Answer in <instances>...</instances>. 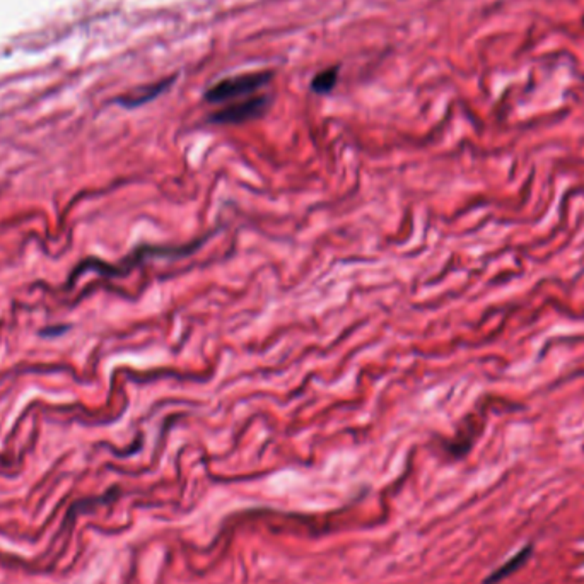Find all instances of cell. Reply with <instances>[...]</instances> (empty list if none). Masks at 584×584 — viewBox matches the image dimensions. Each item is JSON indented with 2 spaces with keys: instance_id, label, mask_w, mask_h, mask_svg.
Here are the masks:
<instances>
[{
  "instance_id": "obj_1",
  "label": "cell",
  "mask_w": 584,
  "mask_h": 584,
  "mask_svg": "<svg viewBox=\"0 0 584 584\" xmlns=\"http://www.w3.org/2000/svg\"><path fill=\"white\" fill-rule=\"evenodd\" d=\"M270 74L268 72H253V74H243L236 78H228L219 80L216 86H212L206 92V100L211 103H221V101L233 100V97L251 95L258 91L263 84L268 83Z\"/></svg>"
},
{
  "instance_id": "obj_3",
  "label": "cell",
  "mask_w": 584,
  "mask_h": 584,
  "mask_svg": "<svg viewBox=\"0 0 584 584\" xmlns=\"http://www.w3.org/2000/svg\"><path fill=\"white\" fill-rule=\"evenodd\" d=\"M531 556H533V545L528 543L526 547H523L518 553H514L509 561H506L504 564L499 566L494 573H490L487 578H485L484 584H497V583L504 581V579L509 578V575L518 573V570L521 569L528 561H530Z\"/></svg>"
},
{
  "instance_id": "obj_4",
  "label": "cell",
  "mask_w": 584,
  "mask_h": 584,
  "mask_svg": "<svg viewBox=\"0 0 584 584\" xmlns=\"http://www.w3.org/2000/svg\"><path fill=\"white\" fill-rule=\"evenodd\" d=\"M336 75H339V70L336 69H328V70L319 72L318 75H314L311 87H313V91L318 92V95L330 92L336 83Z\"/></svg>"
},
{
  "instance_id": "obj_2",
  "label": "cell",
  "mask_w": 584,
  "mask_h": 584,
  "mask_svg": "<svg viewBox=\"0 0 584 584\" xmlns=\"http://www.w3.org/2000/svg\"><path fill=\"white\" fill-rule=\"evenodd\" d=\"M268 106V100L263 96L251 97V100L241 101V103L231 105L228 108L221 110L211 117L212 123H245L253 118L262 117Z\"/></svg>"
}]
</instances>
